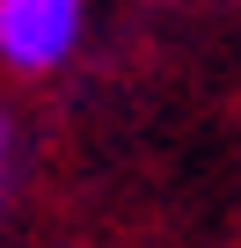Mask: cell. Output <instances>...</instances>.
I'll list each match as a JSON object with an SVG mask.
<instances>
[{
  "instance_id": "1",
  "label": "cell",
  "mask_w": 241,
  "mask_h": 248,
  "mask_svg": "<svg viewBox=\"0 0 241 248\" xmlns=\"http://www.w3.org/2000/svg\"><path fill=\"white\" fill-rule=\"evenodd\" d=\"M80 37V0H0V59L15 73H51Z\"/></svg>"
},
{
  "instance_id": "2",
  "label": "cell",
  "mask_w": 241,
  "mask_h": 248,
  "mask_svg": "<svg viewBox=\"0 0 241 248\" xmlns=\"http://www.w3.org/2000/svg\"><path fill=\"white\" fill-rule=\"evenodd\" d=\"M0 168H8V117H0Z\"/></svg>"
}]
</instances>
